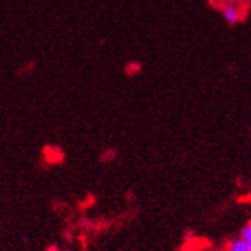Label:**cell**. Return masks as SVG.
<instances>
[{
  "label": "cell",
  "mask_w": 251,
  "mask_h": 251,
  "mask_svg": "<svg viewBox=\"0 0 251 251\" xmlns=\"http://www.w3.org/2000/svg\"><path fill=\"white\" fill-rule=\"evenodd\" d=\"M241 239H242V242L251 250V224H248L244 230H242V233H241Z\"/></svg>",
  "instance_id": "3957f363"
},
{
  "label": "cell",
  "mask_w": 251,
  "mask_h": 251,
  "mask_svg": "<svg viewBox=\"0 0 251 251\" xmlns=\"http://www.w3.org/2000/svg\"><path fill=\"white\" fill-rule=\"evenodd\" d=\"M222 16L225 19L226 24H237L241 20V14H239V9L236 6H222Z\"/></svg>",
  "instance_id": "6da1fadb"
},
{
  "label": "cell",
  "mask_w": 251,
  "mask_h": 251,
  "mask_svg": "<svg viewBox=\"0 0 251 251\" xmlns=\"http://www.w3.org/2000/svg\"><path fill=\"white\" fill-rule=\"evenodd\" d=\"M228 251H251V250L242 242V239H236V241H233L230 244V248H228Z\"/></svg>",
  "instance_id": "7a4b0ae2"
},
{
  "label": "cell",
  "mask_w": 251,
  "mask_h": 251,
  "mask_svg": "<svg viewBox=\"0 0 251 251\" xmlns=\"http://www.w3.org/2000/svg\"><path fill=\"white\" fill-rule=\"evenodd\" d=\"M237 2H239V0H221V3L224 6H236Z\"/></svg>",
  "instance_id": "277c9868"
}]
</instances>
